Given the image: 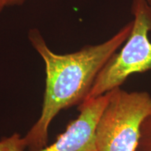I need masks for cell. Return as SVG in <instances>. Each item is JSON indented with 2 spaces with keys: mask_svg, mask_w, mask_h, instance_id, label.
<instances>
[{
  "mask_svg": "<svg viewBox=\"0 0 151 151\" xmlns=\"http://www.w3.org/2000/svg\"><path fill=\"white\" fill-rule=\"evenodd\" d=\"M27 147L24 137L19 134H14L0 141V151H22Z\"/></svg>",
  "mask_w": 151,
  "mask_h": 151,
  "instance_id": "8992f818",
  "label": "cell"
},
{
  "mask_svg": "<svg viewBox=\"0 0 151 151\" xmlns=\"http://www.w3.org/2000/svg\"><path fill=\"white\" fill-rule=\"evenodd\" d=\"M132 26L131 21L104 42L62 55L48 48L38 30L29 32V39L44 62L46 75L41 116L24 137L30 150L46 146L50 124L60 111L86 99L97 75L127 40Z\"/></svg>",
  "mask_w": 151,
  "mask_h": 151,
  "instance_id": "6da1fadb",
  "label": "cell"
},
{
  "mask_svg": "<svg viewBox=\"0 0 151 151\" xmlns=\"http://www.w3.org/2000/svg\"><path fill=\"white\" fill-rule=\"evenodd\" d=\"M134 151H151V110L141 122Z\"/></svg>",
  "mask_w": 151,
  "mask_h": 151,
  "instance_id": "5b68a950",
  "label": "cell"
},
{
  "mask_svg": "<svg viewBox=\"0 0 151 151\" xmlns=\"http://www.w3.org/2000/svg\"><path fill=\"white\" fill-rule=\"evenodd\" d=\"M151 110V95L146 91L127 92L120 88L110 97L95 128L97 151H134L141 123Z\"/></svg>",
  "mask_w": 151,
  "mask_h": 151,
  "instance_id": "3957f363",
  "label": "cell"
},
{
  "mask_svg": "<svg viewBox=\"0 0 151 151\" xmlns=\"http://www.w3.org/2000/svg\"><path fill=\"white\" fill-rule=\"evenodd\" d=\"M133 26L123 46L107 62L83 102L120 88L130 76L151 70V5L147 0H133ZM82 102V103H83Z\"/></svg>",
  "mask_w": 151,
  "mask_h": 151,
  "instance_id": "7a4b0ae2",
  "label": "cell"
},
{
  "mask_svg": "<svg viewBox=\"0 0 151 151\" xmlns=\"http://www.w3.org/2000/svg\"><path fill=\"white\" fill-rule=\"evenodd\" d=\"M110 97V92L78 106V116L49 146L29 151H97L95 128ZM24 151V150H22Z\"/></svg>",
  "mask_w": 151,
  "mask_h": 151,
  "instance_id": "277c9868",
  "label": "cell"
},
{
  "mask_svg": "<svg viewBox=\"0 0 151 151\" xmlns=\"http://www.w3.org/2000/svg\"><path fill=\"white\" fill-rule=\"evenodd\" d=\"M25 0H6L7 5H20L24 2Z\"/></svg>",
  "mask_w": 151,
  "mask_h": 151,
  "instance_id": "52a82bcc",
  "label": "cell"
},
{
  "mask_svg": "<svg viewBox=\"0 0 151 151\" xmlns=\"http://www.w3.org/2000/svg\"><path fill=\"white\" fill-rule=\"evenodd\" d=\"M7 2L6 0H0V14L1 13V11L4 10V9L6 6H7Z\"/></svg>",
  "mask_w": 151,
  "mask_h": 151,
  "instance_id": "ba28073f",
  "label": "cell"
},
{
  "mask_svg": "<svg viewBox=\"0 0 151 151\" xmlns=\"http://www.w3.org/2000/svg\"><path fill=\"white\" fill-rule=\"evenodd\" d=\"M147 1H148V2L151 5V0H147Z\"/></svg>",
  "mask_w": 151,
  "mask_h": 151,
  "instance_id": "9c48e42d",
  "label": "cell"
}]
</instances>
